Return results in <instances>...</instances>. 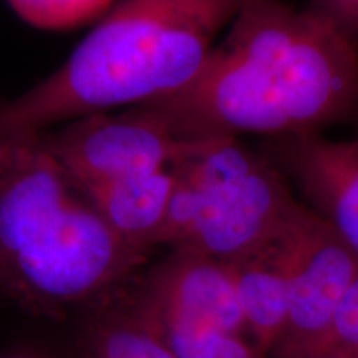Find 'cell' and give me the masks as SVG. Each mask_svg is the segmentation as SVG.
I'll return each mask as SVG.
<instances>
[{"instance_id":"cell-4","label":"cell","mask_w":358,"mask_h":358,"mask_svg":"<svg viewBox=\"0 0 358 358\" xmlns=\"http://www.w3.org/2000/svg\"><path fill=\"white\" fill-rule=\"evenodd\" d=\"M159 248L236 261L275 241L297 198L268 156L241 138H182Z\"/></svg>"},{"instance_id":"cell-10","label":"cell","mask_w":358,"mask_h":358,"mask_svg":"<svg viewBox=\"0 0 358 358\" xmlns=\"http://www.w3.org/2000/svg\"><path fill=\"white\" fill-rule=\"evenodd\" d=\"M249 337L268 357L285 337L289 322V289L274 243L266 249L227 262Z\"/></svg>"},{"instance_id":"cell-14","label":"cell","mask_w":358,"mask_h":358,"mask_svg":"<svg viewBox=\"0 0 358 358\" xmlns=\"http://www.w3.org/2000/svg\"><path fill=\"white\" fill-rule=\"evenodd\" d=\"M322 348L358 358V277L340 303L332 329Z\"/></svg>"},{"instance_id":"cell-2","label":"cell","mask_w":358,"mask_h":358,"mask_svg":"<svg viewBox=\"0 0 358 358\" xmlns=\"http://www.w3.org/2000/svg\"><path fill=\"white\" fill-rule=\"evenodd\" d=\"M146 256L106 226L43 143L0 133V290L45 315L118 292Z\"/></svg>"},{"instance_id":"cell-16","label":"cell","mask_w":358,"mask_h":358,"mask_svg":"<svg viewBox=\"0 0 358 358\" xmlns=\"http://www.w3.org/2000/svg\"><path fill=\"white\" fill-rule=\"evenodd\" d=\"M271 358H355V357L345 355V353L342 352L329 350V348H322V350H315V352L295 353V355H282V357H271Z\"/></svg>"},{"instance_id":"cell-13","label":"cell","mask_w":358,"mask_h":358,"mask_svg":"<svg viewBox=\"0 0 358 358\" xmlns=\"http://www.w3.org/2000/svg\"><path fill=\"white\" fill-rule=\"evenodd\" d=\"M7 3L35 29L65 32L100 20L115 0H7Z\"/></svg>"},{"instance_id":"cell-11","label":"cell","mask_w":358,"mask_h":358,"mask_svg":"<svg viewBox=\"0 0 358 358\" xmlns=\"http://www.w3.org/2000/svg\"><path fill=\"white\" fill-rule=\"evenodd\" d=\"M120 290L92 303L80 330V358H176L136 319Z\"/></svg>"},{"instance_id":"cell-5","label":"cell","mask_w":358,"mask_h":358,"mask_svg":"<svg viewBox=\"0 0 358 358\" xmlns=\"http://www.w3.org/2000/svg\"><path fill=\"white\" fill-rule=\"evenodd\" d=\"M289 289L285 337L272 357L320 350L348 289L358 256L325 219L295 201L274 241Z\"/></svg>"},{"instance_id":"cell-15","label":"cell","mask_w":358,"mask_h":358,"mask_svg":"<svg viewBox=\"0 0 358 358\" xmlns=\"http://www.w3.org/2000/svg\"><path fill=\"white\" fill-rule=\"evenodd\" d=\"M313 8L358 40V0H313Z\"/></svg>"},{"instance_id":"cell-8","label":"cell","mask_w":358,"mask_h":358,"mask_svg":"<svg viewBox=\"0 0 358 358\" xmlns=\"http://www.w3.org/2000/svg\"><path fill=\"white\" fill-rule=\"evenodd\" d=\"M272 159L301 191L302 203L358 256V140H330L320 133L277 138Z\"/></svg>"},{"instance_id":"cell-17","label":"cell","mask_w":358,"mask_h":358,"mask_svg":"<svg viewBox=\"0 0 358 358\" xmlns=\"http://www.w3.org/2000/svg\"><path fill=\"white\" fill-rule=\"evenodd\" d=\"M0 358H52L48 357L47 353L35 350V348H17V350H12L2 355Z\"/></svg>"},{"instance_id":"cell-12","label":"cell","mask_w":358,"mask_h":358,"mask_svg":"<svg viewBox=\"0 0 358 358\" xmlns=\"http://www.w3.org/2000/svg\"><path fill=\"white\" fill-rule=\"evenodd\" d=\"M134 315L176 358H271L248 335L209 325Z\"/></svg>"},{"instance_id":"cell-9","label":"cell","mask_w":358,"mask_h":358,"mask_svg":"<svg viewBox=\"0 0 358 358\" xmlns=\"http://www.w3.org/2000/svg\"><path fill=\"white\" fill-rule=\"evenodd\" d=\"M171 169L77 187L106 226L134 252L159 248L173 196Z\"/></svg>"},{"instance_id":"cell-3","label":"cell","mask_w":358,"mask_h":358,"mask_svg":"<svg viewBox=\"0 0 358 358\" xmlns=\"http://www.w3.org/2000/svg\"><path fill=\"white\" fill-rule=\"evenodd\" d=\"M243 0H120L65 64L0 106V133L138 106L176 93L203 69Z\"/></svg>"},{"instance_id":"cell-7","label":"cell","mask_w":358,"mask_h":358,"mask_svg":"<svg viewBox=\"0 0 358 358\" xmlns=\"http://www.w3.org/2000/svg\"><path fill=\"white\" fill-rule=\"evenodd\" d=\"M122 295L141 317L209 325L249 337L226 261L169 249L140 280H129Z\"/></svg>"},{"instance_id":"cell-1","label":"cell","mask_w":358,"mask_h":358,"mask_svg":"<svg viewBox=\"0 0 358 358\" xmlns=\"http://www.w3.org/2000/svg\"><path fill=\"white\" fill-rule=\"evenodd\" d=\"M143 106L178 138L320 133L358 111V40L313 7L243 0L192 82Z\"/></svg>"},{"instance_id":"cell-6","label":"cell","mask_w":358,"mask_h":358,"mask_svg":"<svg viewBox=\"0 0 358 358\" xmlns=\"http://www.w3.org/2000/svg\"><path fill=\"white\" fill-rule=\"evenodd\" d=\"M42 136L75 187L168 169L182 141L143 105L120 115L82 116Z\"/></svg>"}]
</instances>
